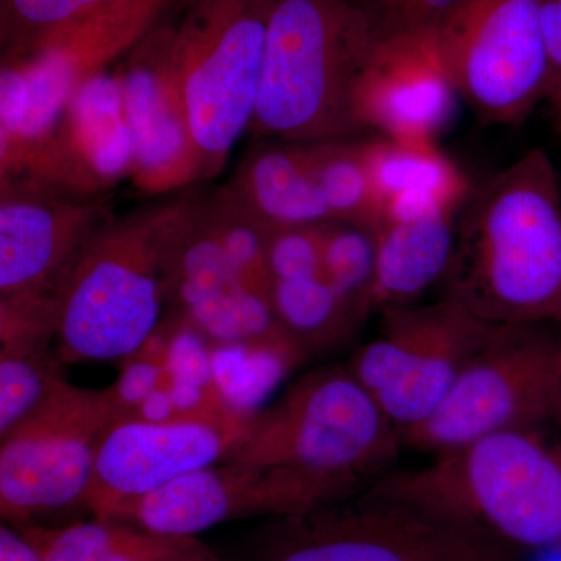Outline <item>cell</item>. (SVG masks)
Here are the masks:
<instances>
[{
	"instance_id": "obj_1",
	"label": "cell",
	"mask_w": 561,
	"mask_h": 561,
	"mask_svg": "<svg viewBox=\"0 0 561 561\" xmlns=\"http://www.w3.org/2000/svg\"><path fill=\"white\" fill-rule=\"evenodd\" d=\"M442 297L493 324L561 316V184L542 149L472 187L457 216Z\"/></svg>"
},
{
	"instance_id": "obj_2",
	"label": "cell",
	"mask_w": 561,
	"mask_h": 561,
	"mask_svg": "<svg viewBox=\"0 0 561 561\" xmlns=\"http://www.w3.org/2000/svg\"><path fill=\"white\" fill-rule=\"evenodd\" d=\"M368 489L467 524L515 551H561V435L553 424L504 432L386 472Z\"/></svg>"
},
{
	"instance_id": "obj_3",
	"label": "cell",
	"mask_w": 561,
	"mask_h": 561,
	"mask_svg": "<svg viewBox=\"0 0 561 561\" xmlns=\"http://www.w3.org/2000/svg\"><path fill=\"white\" fill-rule=\"evenodd\" d=\"M378 47L357 0H275L253 127L295 144L360 131L356 94Z\"/></svg>"
},
{
	"instance_id": "obj_4",
	"label": "cell",
	"mask_w": 561,
	"mask_h": 561,
	"mask_svg": "<svg viewBox=\"0 0 561 561\" xmlns=\"http://www.w3.org/2000/svg\"><path fill=\"white\" fill-rule=\"evenodd\" d=\"M191 216L184 206H171L94 236L58 297L55 339L61 364L122 360L158 331Z\"/></svg>"
},
{
	"instance_id": "obj_5",
	"label": "cell",
	"mask_w": 561,
	"mask_h": 561,
	"mask_svg": "<svg viewBox=\"0 0 561 561\" xmlns=\"http://www.w3.org/2000/svg\"><path fill=\"white\" fill-rule=\"evenodd\" d=\"M401 448L400 432L348 368L324 367L257 412L224 461L294 472L354 496L389 472Z\"/></svg>"
},
{
	"instance_id": "obj_6",
	"label": "cell",
	"mask_w": 561,
	"mask_h": 561,
	"mask_svg": "<svg viewBox=\"0 0 561 561\" xmlns=\"http://www.w3.org/2000/svg\"><path fill=\"white\" fill-rule=\"evenodd\" d=\"M275 0H183L158 31L190 125L195 179L220 171L260 98Z\"/></svg>"
},
{
	"instance_id": "obj_7",
	"label": "cell",
	"mask_w": 561,
	"mask_h": 561,
	"mask_svg": "<svg viewBox=\"0 0 561 561\" xmlns=\"http://www.w3.org/2000/svg\"><path fill=\"white\" fill-rule=\"evenodd\" d=\"M559 339L556 321L501 324L437 409L402 432V448L437 457L504 432L553 424Z\"/></svg>"
},
{
	"instance_id": "obj_8",
	"label": "cell",
	"mask_w": 561,
	"mask_h": 561,
	"mask_svg": "<svg viewBox=\"0 0 561 561\" xmlns=\"http://www.w3.org/2000/svg\"><path fill=\"white\" fill-rule=\"evenodd\" d=\"M279 519L260 561H519L524 556L485 531L370 489Z\"/></svg>"
},
{
	"instance_id": "obj_9",
	"label": "cell",
	"mask_w": 561,
	"mask_h": 561,
	"mask_svg": "<svg viewBox=\"0 0 561 561\" xmlns=\"http://www.w3.org/2000/svg\"><path fill=\"white\" fill-rule=\"evenodd\" d=\"M114 391L81 389L61 379L38 408L0 435L3 523L83 504L95 460L122 419Z\"/></svg>"
},
{
	"instance_id": "obj_10",
	"label": "cell",
	"mask_w": 561,
	"mask_h": 561,
	"mask_svg": "<svg viewBox=\"0 0 561 561\" xmlns=\"http://www.w3.org/2000/svg\"><path fill=\"white\" fill-rule=\"evenodd\" d=\"M545 0H460L435 33L438 57L483 124L515 125L545 101Z\"/></svg>"
},
{
	"instance_id": "obj_11",
	"label": "cell",
	"mask_w": 561,
	"mask_h": 561,
	"mask_svg": "<svg viewBox=\"0 0 561 561\" xmlns=\"http://www.w3.org/2000/svg\"><path fill=\"white\" fill-rule=\"evenodd\" d=\"M500 327L445 297L386 309L378 337L357 350L346 368L401 435L437 409Z\"/></svg>"
},
{
	"instance_id": "obj_12",
	"label": "cell",
	"mask_w": 561,
	"mask_h": 561,
	"mask_svg": "<svg viewBox=\"0 0 561 561\" xmlns=\"http://www.w3.org/2000/svg\"><path fill=\"white\" fill-rule=\"evenodd\" d=\"M351 497L328 483L283 470L221 463L187 472L122 505L110 519L158 534L195 537L217 524L253 516H300Z\"/></svg>"
},
{
	"instance_id": "obj_13",
	"label": "cell",
	"mask_w": 561,
	"mask_h": 561,
	"mask_svg": "<svg viewBox=\"0 0 561 561\" xmlns=\"http://www.w3.org/2000/svg\"><path fill=\"white\" fill-rule=\"evenodd\" d=\"M256 415V413H254ZM254 415L168 423L122 416L103 440L83 505L110 519L122 507L187 472L224 461L243 440Z\"/></svg>"
},
{
	"instance_id": "obj_14",
	"label": "cell",
	"mask_w": 561,
	"mask_h": 561,
	"mask_svg": "<svg viewBox=\"0 0 561 561\" xmlns=\"http://www.w3.org/2000/svg\"><path fill=\"white\" fill-rule=\"evenodd\" d=\"M101 209L3 194L0 208V302L57 305L70 272L102 230Z\"/></svg>"
},
{
	"instance_id": "obj_15",
	"label": "cell",
	"mask_w": 561,
	"mask_h": 561,
	"mask_svg": "<svg viewBox=\"0 0 561 561\" xmlns=\"http://www.w3.org/2000/svg\"><path fill=\"white\" fill-rule=\"evenodd\" d=\"M171 298L180 302L181 321L205 335L210 345H294L280 330L271 297L247 283L216 236L194 213L173 261Z\"/></svg>"
},
{
	"instance_id": "obj_16",
	"label": "cell",
	"mask_w": 561,
	"mask_h": 561,
	"mask_svg": "<svg viewBox=\"0 0 561 561\" xmlns=\"http://www.w3.org/2000/svg\"><path fill=\"white\" fill-rule=\"evenodd\" d=\"M459 92L431 39L379 43L356 94L360 130L409 144H437Z\"/></svg>"
},
{
	"instance_id": "obj_17",
	"label": "cell",
	"mask_w": 561,
	"mask_h": 561,
	"mask_svg": "<svg viewBox=\"0 0 561 561\" xmlns=\"http://www.w3.org/2000/svg\"><path fill=\"white\" fill-rule=\"evenodd\" d=\"M140 46L121 77L135 149L133 173L146 190H168L195 179L190 125L160 36Z\"/></svg>"
},
{
	"instance_id": "obj_18",
	"label": "cell",
	"mask_w": 561,
	"mask_h": 561,
	"mask_svg": "<svg viewBox=\"0 0 561 561\" xmlns=\"http://www.w3.org/2000/svg\"><path fill=\"white\" fill-rule=\"evenodd\" d=\"M460 209H438L376 228L373 309L413 305L432 284H440L451 260Z\"/></svg>"
},
{
	"instance_id": "obj_19",
	"label": "cell",
	"mask_w": 561,
	"mask_h": 561,
	"mask_svg": "<svg viewBox=\"0 0 561 561\" xmlns=\"http://www.w3.org/2000/svg\"><path fill=\"white\" fill-rule=\"evenodd\" d=\"M41 561H172L202 545L197 537L158 534L116 519L66 527L13 524Z\"/></svg>"
},
{
	"instance_id": "obj_20",
	"label": "cell",
	"mask_w": 561,
	"mask_h": 561,
	"mask_svg": "<svg viewBox=\"0 0 561 561\" xmlns=\"http://www.w3.org/2000/svg\"><path fill=\"white\" fill-rule=\"evenodd\" d=\"M0 435L7 434L58 386L60 357L51 353L55 324L32 313H0Z\"/></svg>"
},
{
	"instance_id": "obj_21",
	"label": "cell",
	"mask_w": 561,
	"mask_h": 561,
	"mask_svg": "<svg viewBox=\"0 0 561 561\" xmlns=\"http://www.w3.org/2000/svg\"><path fill=\"white\" fill-rule=\"evenodd\" d=\"M69 144L94 180L114 181L135 168L121 79L95 73L80 84L66 113Z\"/></svg>"
},
{
	"instance_id": "obj_22",
	"label": "cell",
	"mask_w": 561,
	"mask_h": 561,
	"mask_svg": "<svg viewBox=\"0 0 561 561\" xmlns=\"http://www.w3.org/2000/svg\"><path fill=\"white\" fill-rule=\"evenodd\" d=\"M243 197L245 209L267 228L332 221L306 144L254 157L243 176Z\"/></svg>"
},
{
	"instance_id": "obj_23",
	"label": "cell",
	"mask_w": 561,
	"mask_h": 561,
	"mask_svg": "<svg viewBox=\"0 0 561 561\" xmlns=\"http://www.w3.org/2000/svg\"><path fill=\"white\" fill-rule=\"evenodd\" d=\"M271 298L280 330L306 357L342 345L362 324L324 275L273 279Z\"/></svg>"
},
{
	"instance_id": "obj_24",
	"label": "cell",
	"mask_w": 561,
	"mask_h": 561,
	"mask_svg": "<svg viewBox=\"0 0 561 561\" xmlns=\"http://www.w3.org/2000/svg\"><path fill=\"white\" fill-rule=\"evenodd\" d=\"M364 147L381 213L391 198L416 192L440 195L463 205L472 190L467 176L437 144L381 138L365 142Z\"/></svg>"
},
{
	"instance_id": "obj_25",
	"label": "cell",
	"mask_w": 561,
	"mask_h": 561,
	"mask_svg": "<svg viewBox=\"0 0 561 561\" xmlns=\"http://www.w3.org/2000/svg\"><path fill=\"white\" fill-rule=\"evenodd\" d=\"M306 146L331 220L375 232L381 220V203L373 186L364 144L328 140Z\"/></svg>"
},
{
	"instance_id": "obj_26",
	"label": "cell",
	"mask_w": 561,
	"mask_h": 561,
	"mask_svg": "<svg viewBox=\"0 0 561 561\" xmlns=\"http://www.w3.org/2000/svg\"><path fill=\"white\" fill-rule=\"evenodd\" d=\"M214 379L232 412L254 415L264 398L298 362L302 353L289 343L210 345Z\"/></svg>"
},
{
	"instance_id": "obj_27",
	"label": "cell",
	"mask_w": 561,
	"mask_h": 561,
	"mask_svg": "<svg viewBox=\"0 0 561 561\" xmlns=\"http://www.w3.org/2000/svg\"><path fill=\"white\" fill-rule=\"evenodd\" d=\"M324 276L362 323L373 309L375 232L343 221H324Z\"/></svg>"
},
{
	"instance_id": "obj_28",
	"label": "cell",
	"mask_w": 561,
	"mask_h": 561,
	"mask_svg": "<svg viewBox=\"0 0 561 561\" xmlns=\"http://www.w3.org/2000/svg\"><path fill=\"white\" fill-rule=\"evenodd\" d=\"M110 0H0L3 65L24 60L55 32Z\"/></svg>"
},
{
	"instance_id": "obj_29",
	"label": "cell",
	"mask_w": 561,
	"mask_h": 561,
	"mask_svg": "<svg viewBox=\"0 0 561 561\" xmlns=\"http://www.w3.org/2000/svg\"><path fill=\"white\" fill-rule=\"evenodd\" d=\"M379 43L434 38L460 0H357Z\"/></svg>"
},
{
	"instance_id": "obj_30",
	"label": "cell",
	"mask_w": 561,
	"mask_h": 561,
	"mask_svg": "<svg viewBox=\"0 0 561 561\" xmlns=\"http://www.w3.org/2000/svg\"><path fill=\"white\" fill-rule=\"evenodd\" d=\"M164 370L165 332L158 330L138 351L122 359L119 379L111 386L124 416L158 389Z\"/></svg>"
},
{
	"instance_id": "obj_31",
	"label": "cell",
	"mask_w": 561,
	"mask_h": 561,
	"mask_svg": "<svg viewBox=\"0 0 561 561\" xmlns=\"http://www.w3.org/2000/svg\"><path fill=\"white\" fill-rule=\"evenodd\" d=\"M165 368L171 373L173 383H192L219 391L214 379L210 343L184 321L165 332Z\"/></svg>"
},
{
	"instance_id": "obj_32",
	"label": "cell",
	"mask_w": 561,
	"mask_h": 561,
	"mask_svg": "<svg viewBox=\"0 0 561 561\" xmlns=\"http://www.w3.org/2000/svg\"><path fill=\"white\" fill-rule=\"evenodd\" d=\"M542 27L548 55L545 102L551 108L553 128L561 138V0H545Z\"/></svg>"
},
{
	"instance_id": "obj_33",
	"label": "cell",
	"mask_w": 561,
	"mask_h": 561,
	"mask_svg": "<svg viewBox=\"0 0 561 561\" xmlns=\"http://www.w3.org/2000/svg\"><path fill=\"white\" fill-rule=\"evenodd\" d=\"M27 106V81L18 66L3 65L0 79V122L2 147L10 144L20 130Z\"/></svg>"
},
{
	"instance_id": "obj_34",
	"label": "cell",
	"mask_w": 561,
	"mask_h": 561,
	"mask_svg": "<svg viewBox=\"0 0 561 561\" xmlns=\"http://www.w3.org/2000/svg\"><path fill=\"white\" fill-rule=\"evenodd\" d=\"M133 419L149 421V423H168L179 420L175 405H173L169 391L154 390L146 398L138 408L130 413Z\"/></svg>"
},
{
	"instance_id": "obj_35",
	"label": "cell",
	"mask_w": 561,
	"mask_h": 561,
	"mask_svg": "<svg viewBox=\"0 0 561 561\" xmlns=\"http://www.w3.org/2000/svg\"><path fill=\"white\" fill-rule=\"evenodd\" d=\"M0 561H41L31 542L13 524L0 527Z\"/></svg>"
},
{
	"instance_id": "obj_36",
	"label": "cell",
	"mask_w": 561,
	"mask_h": 561,
	"mask_svg": "<svg viewBox=\"0 0 561 561\" xmlns=\"http://www.w3.org/2000/svg\"><path fill=\"white\" fill-rule=\"evenodd\" d=\"M559 328V357H557L556 401H553V426L561 435V316L556 320Z\"/></svg>"
},
{
	"instance_id": "obj_37",
	"label": "cell",
	"mask_w": 561,
	"mask_h": 561,
	"mask_svg": "<svg viewBox=\"0 0 561 561\" xmlns=\"http://www.w3.org/2000/svg\"><path fill=\"white\" fill-rule=\"evenodd\" d=\"M172 561H221L219 557L216 556L205 542H202L198 548H195L194 551L184 553V556L179 557V559Z\"/></svg>"
}]
</instances>
